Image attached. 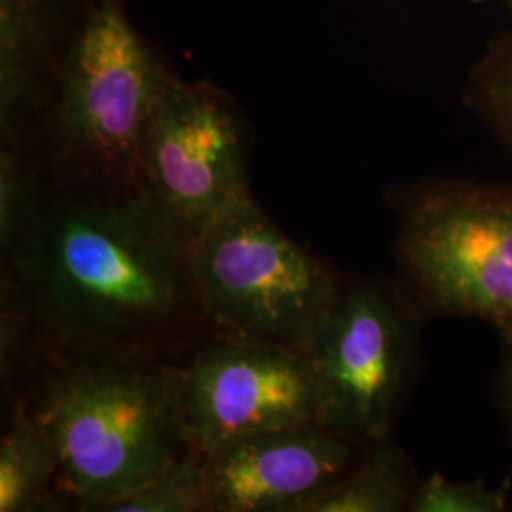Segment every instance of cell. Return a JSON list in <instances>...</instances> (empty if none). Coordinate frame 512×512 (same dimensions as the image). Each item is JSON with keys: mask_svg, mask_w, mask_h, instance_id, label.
I'll use <instances>...</instances> for the list:
<instances>
[{"mask_svg": "<svg viewBox=\"0 0 512 512\" xmlns=\"http://www.w3.org/2000/svg\"><path fill=\"white\" fill-rule=\"evenodd\" d=\"M397 281L421 317L512 332V183L427 177L391 186Z\"/></svg>", "mask_w": 512, "mask_h": 512, "instance_id": "277c9868", "label": "cell"}, {"mask_svg": "<svg viewBox=\"0 0 512 512\" xmlns=\"http://www.w3.org/2000/svg\"><path fill=\"white\" fill-rule=\"evenodd\" d=\"M59 456V511L109 512L192 448L184 433L179 366L124 353L54 359L19 397Z\"/></svg>", "mask_w": 512, "mask_h": 512, "instance_id": "7a4b0ae2", "label": "cell"}, {"mask_svg": "<svg viewBox=\"0 0 512 512\" xmlns=\"http://www.w3.org/2000/svg\"><path fill=\"white\" fill-rule=\"evenodd\" d=\"M50 365L33 306L14 275L0 274V384L10 403Z\"/></svg>", "mask_w": 512, "mask_h": 512, "instance_id": "5bb4252c", "label": "cell"}, {"mask_svg": "<svg viewBox=\"0 0 512 512\" xmlns=\"http://www.w3.org/2000/svg\"><path fill=\"white\" fill-rule=\"evenodd\" d=\"M109 512H211L203 454L190 450L175 459Z\"/></svg>", "mask_w": 512, "mask_h": 512, "instance_id": "2e32d148", "label": "cell"}, {"mask_svg": "<svg viewBox=\"0 0 512 512\" xmlns=\"http://www.w3.org/2000/svg\"><path fill=\"white\" fill-rule=\"evenodd\" d=\"M361 448L319 420L230 442L203 456L211 512H310Z\"/></svg>", "mask_w": 512, "mask_h": 512, "instance_id": "9c48e42d", "label": "cell"}, {"mask_svg": "<svg viewBox=\"0 0 512 512\" xmlns=\"http://www.w3.org/2000/svg\"><path fill=\"white\" fill-rule=\"evenodd\" d=\"M501 344H503V355H501V366H499V393L512 418V332L501 334Z\"/></svg>", "mask_w": 512, "mask_h": 512, "instance_id": "ac0fdd59", "label": "cell"}, {"mask_svg": "<svg viewBox=\"0 0 512 512\" xmlns=\"http://www.w3.org/2000/svg\"><path fill=\"white\" fill-rule=\"evenodd\" d=\"M48 202V181L33 154L0 143V268L14 264L37 232Z\"/></svg>", "mask_w": 512, "mask_h": 512, "instance_id": "4fadbf2b", "label": "cell"}, {"mask_svg": "<svg viewBox=\"0 0 512 512\" xmlns=\"http://www.w3.org/2000/svg\"><path fill=\"white\" fill-rule=\"evenodd\" d=\"M177 366L184 433L203 456L245 437L317 420L315 376L302 349L211 334Z\"/></svg>", "mask_w": 512, "mask_h": 512, "instance_id": "ba28073f", "label": "cell"}, {"mask_svg": "<svg viewBox=\"0 0 512 512\" xmlns=\"http://www.w3.org/2000/svg\"><path fill=\"white\" fill-rule=\"evenodd\" d=\"M90 0H0V143H21L44 109Z\"/></svg>", "mask_w": 512, "mask_h": 512, "instance_id": "30bf717a", "label": "cell"}, {"mask_svg": "<svg viewBox=\"0 0 512 512\" xmlns=\"http://www.w3.org/2000/svg\"><path fill=\"white\" fill-rule=\"evenodd\" d=\"M194 234L147 181L48 183L14 264L50 363L124 353L179 363L213 334L194 281Z\"/></svg>", "mask_w": 512, "mask_h": 512, "instance_id": "6da1fadb", "label": "cell"}, {"mask_svg": "<svg viewBox=\"0 0 512 512\" xmlns=\"http://www.w3.org/2000/svg\"><path fill=\"white\" fill-rule=\"evenodd\" d=\"M171 71L124 0H90L37 124L18 145L50 184L145 181L141 131Z\"/></svg>", "mask_w": 512, "mask_h": 512, "instance_id": "3957f363", "label": "cell"}, {"mask_svg": "<svg viewBox=\"0 0 512 512\" xmlns=\"http://www.w3.org/2000/svg\"><path fill=\"white\" fill-rule=\"evenodd\" d=\"M420 480L393 437L370 440L346 476L310 512H410Z\"/></svg>", "mask_w": 512, "mask_h": 512, "instance_id": "7c38bea8", "label": "cell"}, {"mask_svg": "<svg viewBox=\"0 0 512 512\" xmlns=\"http://www.w3.org/2000/svg\"><path fill=\"white\" fill-rule=\"evenodd\" d=\"M463 99L512 158V19L471 67Z\"/></svg>", "mask_w": 512, "mask_h": 512, "instance_id": "9a60e30c", "label": "cell"}, {"mask_svg": "<svg viewBox=\"0 0 512 512\" xmlns=\"http://www.w3.org/2000/svg\"><path fill=\"white\" fill-rule=\"evenodd\" d=\"M471 2H475V4H497V6L505 8L512 18V0H471Z\"/></svg>", "mask_w": 512, "mask_h": 512, "instance_id": "d6986e66", "label": "cell"}, {"mask_svg": "<svg viewBox=\"0 0 512 512\" xmlns=\"http://www.w3.org/2000/svg\"><path fill=\"white\" fill-rule=\"evenodd\" d=\"M194 281L213 334L306 351L344 277L289 238L249 194L196 236Z\"/></svg>", "mask_w": 512, "mask_h": 512, "instance_id": "5b68a950", "label": "cell"}, {"mask_svg": "<svg viewBox=\"0 0 512 512\" xmlns=\"http://www.w3.org/2000/svg\"><path fill=\"white\" fill-rule=\"evenodd\" d=\"M59 456L23 399L10 403L0 439V512L59 511Z\"/></svg>", "mask_w": 512, "mask_h": 512, "instance_id": "8fae6325", "label": "cell"}, {"mask_svg": "<svg viewBox=\"0 0 512 512\" xmlns=\"http://www.w3.org/2000/svg\"><path fill=\"white\" fill-rule=\"evenodd\" d=\"M421 323L397 277H344L306 349L317 420L359 444L393 437L418 368Z\"/></svg>", "mask_w": 512, "mask_h": 512, "instance_id": "8992f818", "label": "cell"}, {"mask_svg": "<svg viewBox=\"0 0 512 512\" xmlns=\"http://www.w3.org/2000/svg\"><path fill=\"white\" fill-rule=\"evenodd\" d=\"M139 156L148 186L194 238L230 203L253 194L247 120L211 80L169 73L148 110Z\"/></svg>", "mask_w": 512, "mask_h": 512, "instance_id": "52a82bcc", "label": "cell"}, {"mask_svg": "<svg viewBox=\"0 0 512 512\" xmlns=\"http://www.w3.org/2000/svg\"><path fill=\"white\" fill-rule=\"evenodd\" d=\"M511 509V480H452L435 471L421 478L410 512H505Z\"/></svg>", "mask_w": 512, "mask_h": 512, "instance_id": "e0dca14e", "label": "cell"}]
</instances>
